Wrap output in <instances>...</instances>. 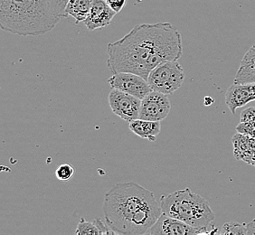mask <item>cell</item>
Masks as SVG:
<instances>
[{
    "instance_id": "1",
    "label": "cell",
    "mask_w": 255,
    "mask_h": 235,
    "mask_svg": "<svg viewBox=\"0 0 255 235\" xmlns=\"http://www.w3.org/2000/svg\"><path fill=\"white\" fill-rule=\"evenodd\" d=\"M107 54V67L112 74L132 73L147 80L158 64L181 57L182 35L167 22L141 24L108 44Z\"/></svg>"
},
{
    "instance_id": "2",
    "label": "cell",
    "mask_w": 255,
    "mask_h": 235,
    "mask_svg": "<svg viewBox=\"0 0 255 235\" xmlns=\"http://www.w3.org/2000/svg\"><path fill=\"white\" fill-rule=\"evenodd\" d=\"M106 224L115 235H147L161 216L160 204L150 190L135 182L118 183L103 200Z\"/></svg>"
},
{
    "instance_id": "3",
    "label": "cell",
    "mask_w": 255,
    "mask_h": 235,
    "mask_svg": "<svg viewBox=\"0 0 255 235\" xmlns=\"http://www.w3.org/2000/svg\"><path fill=\"white\" fill-rule=\"evenodd\" d=\"M61 18L47 0H0V27L21 36H38L54 29Z\"/></svg>"
},
{
    "instance_id": "4",
    "label": "cell",
    "mask_w": 255,
    "mask_h": 235,
    "mask_svg": "<svg viewBox=\"0 0 255 235\" xmlns=\"http://www.w3.org/2000/svg\"><path fill=\"white\" fill-rule=\"evenodd\" d=\"M159 204L163 214L211 235L208 229L215 220V213L209 203L190 188L162 196Z\"/></svg>"
},
{
    "instance_id": "5",
    "label": "cell",
    "mask_w": 255,
    "mask_h": 235,
    "mask_svg": "<svg viewBox=\"0 0 255 235\" xmlns=\"http://www.w3.org/2000/svg\"><path fill=\"white\" fill-rule=\"evenodd\" d=\"M185 72L177 61H166L158 64L148 74L147 83L158 93L169 95L181 87Z\"/></svg>"
},
{
    "instance_id": "6",
    "label": "cell",
    "mask_w": 255,
    "mask_h": 235,
    "mask_svg": "<svg viewBox=\"0 0 255 235\" xmlns=\"http://www.w3.org/2000/svg\"><path fill=\"white\" fill-rule=\"evenodd\" d=\"M109 105L113 114L126 121L138 118L141 100L123 91L112 89L108 95Z\"/></svg>"
},
{
    "instance_id": "7",
    "label": "cell",
    "mask_w": 255,
    "mask_h": 235,
    "mask_svg": "<svg viewBox=\"0 0 255 235\" xmlns=\"http://www.w3.org/2000/svg\"><path fill=\"white\" fill-rule=\"evenodd\" d=\"M171 110V103L167 95L151 91L141 100L138 118L162 121L168 116Z\"/></svg>"
},
{
    "instance_id": "8",
    "label": "cell",
    "mask_w": 255,
    "mask_h": 235,
    "mask_svg": "<svg viewBox=\"0 0 255 235\" xmlns=\"http://www.w3.org/2000/svg\"><path fill=\"white\" fill-rule=\"evenodd\" d=\"M108 83L112 89L123 91L142 100L152 91L147 79L132 73H117L110 77Z\"/></svg>"
},
{
    "instance_id": "9",
    "label": "cell",
    "mask_w": 255,
    "mask_h": 235,
    "mask_svg": "<svg viewBox=\"0 0 255 235\" xmlns=\"http://www.w3.org/2000/svg\"><path fill=\"white\" fill-rule=\"evenodd\" d=\"M147 234L152 235H206L204 231L197 229L165 214H162Z\"/></svg>"
},
{
    "instance_id": "10",
    "label": "cell",
    "mask_w": 255,
    "mask_h": 235,
    "mask_svg": "<svg viewBox=\"0 0 255 235\" xmlns=\"http://www.w3.org/2000/svg\"><path fill=\"white\" fill-rule=\"evenodd\" d=\"M116 14L105 0H93L88 16L83 23L90 31L101 29L111 25Z\"/></svg>"
},
{
    "instance_id": "11",
    "label": "cell",
    "mask_w": 255,
    "mask_h": 235,
    "mask_svg": "<svg viewBox=\"0 0 255 235\" xmlns=\"http://www.w3.org/2000/svg\"><path fill=\"white\" fill-rule=\"evenodd\" d=\"M255 101V83L234 84L226 93V103L233 114L238 108Z\"/></svg>"
},
{
    "instance_id": "12",
    "label": "cell",
    "mask_w": 255,
    "mask_h": 235,
    "mask_svg": "<svg viewBox=\"0 0 255 235\" xmlns=\"http://www.w3.org/2000/svg\"><path fill=\"white\" fill-rule=\"evenodd\" d=\"M232 143L236 159L255 167V137L237 132L232 137Z\"/></svg>"
},
{
    "instance_id": "13",
    "label": "cell",
    "mask_w": 255,
    "mask_h": 235,
    "mask_svg": "<svg viewBox=\"0 0 255 235\" xmlns=\"http://www.w3.org/2000/svg\"><path fill=\"white\" fill-rule=\"evenodd\" d=\"M235 84L255 83V44L246 52L236 73Z\"/></svg>"
},
{
    "instance_id": "14",
    "label": "cell",
    "mask_w": 255,
    "mask_h": 235,
    "mask_svg": "<svg viewBox=\"0 0 255 235\" xmlns=\"http://www.w3.org/2000/svg\"><path fill=\"white\" fill-rule=\"evenodd\" d=\"M128 127L135 135L151 142L156 140L158 134L161 131L160 121H151L141 118L130 121Z\"/></svg>"
},
{
    "instance_id": "15",
    "label": "cell",
    "mask_w": 255,
    "mask_h": 235,
    "mask_svg": "<svg viewBox=\"0 0 255 235\" xmlns=\"http://www.w3.org/2000/svg\"><path fill=\"white\" fill-rule=\"evenodd\" d=\"M75 234L77 235H115L106 222L104 223L99 218L94 219L93 222H88L84 218H81L76 227Z\"/></svg>"
},
{
    "instance_id": "16",
    "label": "cell",
    "mask_w": 255,
    "mask_h": 235,
    "mask_svg": "<svg viewBox=\"0 0 255 235\" xmlns=\"http://www.w3.org/2000/svg\"><path fill=\"white\" fill-rule=\"evenodd\" d=\"M92 4L93 0H69L65 14L67 16H72L75 19V23L79 24L87 18Z\"/></svg>"
},
{
    "instance_id": "17",
    "label": "cell",
    "mask_w": 255,
    "mask_h": 235,
    "mask_svg": "<svg viewBox=\"0 0 255 235\" xmlns=\"http://www.w3.org/2000/svg\"><path fill=\"white\" fill-rule=\"evenodd\" d=\"M236 131L255 137V108L246 109L240 115V123L236 126Z\"/></svg>"
},
{
    "instance_id": "18",
    "label": "cell",
    "mask_w": 255,
    "mask_h": 235,
    "mask_svg": "<svg viewBox=\"0 0 255 235\" xmlns=\"http://www.w3.org/2000/svg\"><path fill=\"white\" fill-rule=\"evenodd\" d=\"M52 12L61 19L67 17L65 14V8L68 4L69 0H47Z\"/></svg>"
},
{
    "instance_id": "19",
    "label": "cell",
    "mask_w": 255,
    "mask_h": 235,
    "mask_svg": "<svg viewBox=\"0 0 255 235\" xmlns=\"http://www.w3.org/2000/svg\"><path fill=\"white\" fill-rule=\"evenodd\" d=\"M74 167H72L69 164H62L59 167H57V169L55 170V176L57 177V179H59L61 181H67L70 180L74 175Z\"/></svg>"
},
{
    "instance_id": "20",
    "label": "cell",
    "mask_w": 255,
    "mask_h": 235,
    "mask_svg": "<svg viewBox=\"0 0 255 235\" xmlns=\"http://www.w3.org/2000/svg\"><path fill=\"white\" fill-rule=\"evenodd\" d=\"M110 7L117 14L120 13L126 5V0H105Z\"/></svg>"
},
{
    "instance_id": "21",
    "label": "cell",
    "mask_w": 255,
    "mask_h": 235,
    "mask_svg": "<svg viewBox=\"0 0 255 235\" xmlns=\"http://www.w3.org/2000/svg\"><path fill=\"white\" fill-rule=\"evenodd\" d=\"M245 235H255V219L250 223H244Z\"/></svg>"
},
{
    "instance_id": "22",
    "label": "cell",
    "mask_w": 255,
    "mask_h": 235,
    "mask_svg": "<svg viewBox=\"0 0 255 235\" xmlns=\"http://www.w3.org/2000/svg\"><path fill=\"white\" fill-rule=\"evenodd\" d=\"M212 103H214V100L211 97H206L205 98V104L206 106H209Z\"/></svg>"
}]
</instances>
